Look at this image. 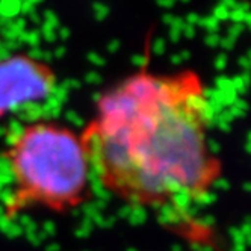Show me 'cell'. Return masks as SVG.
I'll use <instances>...</instances> for the list:
<instances>
[{
	"instance_id": "obj_1",
	"label": "cell",
	"mask_w": 251,
	"mask_h": 251,
	"mask_svg": "<svg viewBox=\"0 0 251 251\" xmlns=\"http://www.w3.org/2000/svg\"><path fill=\"white\" fill-rule=\"evenodd\" d=\"M210 117L197 71L129 75L99 97L80 130L94 180L117 200L153 212L201 203L223 176Z\"/></svg>"
},
{
	"instance_id": "obj_2",
	"label": "cell",
	"mask_w": 251,
	"mask_h": 251,
	"mask_svg": "<svg viewBox=\"0 0 251 251\" xmlns=\"http://www.w3.org/2000/svg\"><path fill=\"white\" fill-rule=\"evenodd\" d=\"M2 160L9 176L3 218L29 212L65 215L91 197L93 170L80 132L56 120H32L6 138Z\"/></svg>"
},
{
	"instance_id": "obj_3",
	"label": "cell",
	"mask_w": 251,
	"mask_h": 251,
	"mask_svg": "<svg viewBox=\"0 0 251 251\" xmlns=\"http://www.w3.org/2000/svg\"><path fill=\"white\" fill-rule=\"evenodd\" d=\"M56 88L58 75L49 62L27 53L0 58V120L46 101Z\"/></svg>"
}]
</instances>
